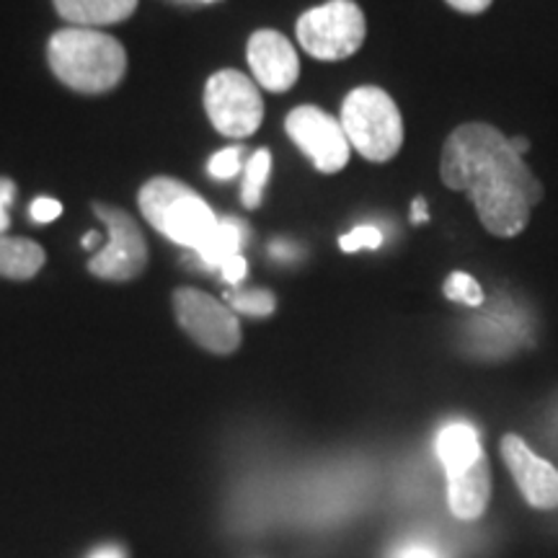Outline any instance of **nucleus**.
I'll return each instance as SVG.
<instances>
[{
	"label": "nucleus",
	"mask_w": 558,
	"mask_h": 558,
	"mask_svg": "<svg viewBox=\"0 0 558 558\" xmlns=\"http://www.w3.org/2000/svg\"><path fill=\"white\" fill-rule=\"evenodd\" d=\"M380 246H383V230L375 226H357L339 239V248L347 251V254H354V251H362V248H380Z\"/></svg>",
	"instance_id": "412c9836"
},
{
	"label": "nucleus",
	"mask_w": 558,
	"mask_h": 558,
	"mask_svg": "<svg viewBox=\"0 0 558 558\" xmlns=\"http://www.w3.org/2000/svg\"><path fill=\"white\" fill-rule=\"evenodd\" d=\"M226 303L233 313L251 318H267L277 311V298L269 290H228Z\"/></svg>",
	"instance_id": "a211bd4d"
},
{
	"label": "nucleus",
	"mask_w": 558,
	"mask_h": 558,
	"mask_svg": "<svg viewBox=\"0 0 558 558\" xmlns=\"http://www.w3.org/2000/svg\"><path fill=\"white\" fill-rule=\"evenodd\" d=\"M16 199V184L11 179L0 177V235L11 228V205Z\"/></svg>",
	"instance_id": "5701e85b"
},
{
	"label": "nucleus",
	"mask_w": 558,
	"mask_h": 558,
	"mask_svg": "<svg viewBox=\"0 0 558 558\" xmlns=\"http://www.w3.org/2000/svg\"><path fill=\"white\" fill-rule=\"evenodd\" d=\"M90 209L107 226V243L88 259V271L107 282H130L148 267V243L143 230L122 207L94 202Z\"/></svg>",
	"instance_id": "423d86ee"
},
{
	"label": "nucleus",
	"mask_w": 558,
	"mask_h": 558,
	"mask_svg": "<svg viewBox=\"0 0 558 558\" xmlns=\"http://www.w3.org/2000/svg\"><path fill=\"white\" fill-rule=\"evenodd\" d=\"M367 21L354 0H329L298 19V41L311 58L337 62L365 45Z\"/></svg>",
	"instance_id": "39448f33"
},
{
	"label": "nucleus",
	"mask_w": 558,
	"mask_h": 558,
	"mask_svg": "<svg viewBox=\"0 0 558 558\" xmlns=\"http://www.w3.org/2000/svg\"><path fill=\"white\" fill-rule=\"evenodd\" d=\"M492 499V469L484 456L471 469L448 476V505L458 520H478Z\"/></svg>",
	"instance_id": "f8f14e48"
},
{
	"label": "nucleus",
	"mask_w": 558,
	"mask_h": 558,
	"mask_svg": "<svg viewBox=\"0 0 558 558\" xmlns=\"http://www.w3.org/2000/svg\"><path fill=\"white\" fill-rule=\"evenodd\" d=\"M205 109L213 128L226 137H248L262 128L264 101L256 83L239 70H220L205 86Z\"/></svg>",
	"instance_id": "0eeeda50"
},
{
	"label": "nucleus",
	"mask_w": 558,
	"mask_h": 558,
	"mask_svg": "<svg viewBox=\"0 0 558 558\" xmlns=\"http://www.w3.org/2000/svg\"><path fill=\"white\" fill-rule=\"evenodd\" d=\"M248 65L256 83L271 94H282L295 86L300 75V60L288 39L279 32L262 29L248 39Z\"/></svg>",
	"instance_id": "9b49d317"
},
{
	"label": "nucleus",
	"mask_w": 558,
	"mask_h": 558,
	"mask_svg": "<svg viewBox=\"0 0 558 558\" xmlns=\"http://www.w3.org/2000/svg\"><path fill=\"white\" fill-rule=\"evenodd\" d=\"M341 128L349 145L373 163L399 156L403 145V120L396 101L378 86H360L341 104Z\"/></svg>",
	"instance_id": "20e7f679"
},
{
	"label": "nucleus",
	"mask_w": 558,
	"mask_h": 558,
	"mask_svg": "<svg viewBox=\"0 0 558 558\" xmlns=\"http://www.w3.org/2000/svg\"><path fill=\"white\" fill-rule=\"evenodd\" d=\"M145 220L171 243L197 251L218 228L213 207L179 179L156 177L137 194Z\"/></svg>",
	"instance_id": "7ed1b4c3"
},
{
	"label": "nucleus",
	"mask_w": 558,
	"mask_h": 558,
	"mask_svg": "<svg viewBox=\"0 0 558 558\" xmlns=\"http://www.w3.org/2000/svg\"><path fill=\"white\" fill-rule=\"evenodd\" d=\"M439 177L448 190L465 192L481 226L497 239H514L527 228L543 184L505 132L486 122H465L445 140Z\"/></svg>",
	"instance_id": "f257e3e1"
},
{
	"label": "nucleus",
	"mask_w": 558,
	"mask_h": 558,
	"mask_svg": "<svg viewBox=\"0 0 558 558\" xmlns=\"http://www.w3.org/2000/svg\"><path fill=\"white\" fill-rule=\"evenodd\" d=\"M65 21L81 29L120 24L137 11V0H52Z\"/></svg>",
	"instance_id": "4468645a"
},
{
	"label": "nucleus",
	"mask_w": 558,
	"mask_h": 558,
	"mask_svg": "<svg viewBox=\"0 0 558 558\" xmlns=\"http://www.w3.org/2000/svg\"><path fill=\"white\" fill-rule=\"evenodd\" d=\"M445 298L452 300V303H463V305H471V308H476V305L484 303V290H481V284L473 279L471 275H465V271H452V275L445 279Z\"/></svg>",
	"instance_id": "6ab92c4d"
},
{
	"label": "nucleus",
	"mask_w": 558,
	"mask_h": 558,
	"mask_svg": "<svg viewBox=\"0 0 558 558\" xmlns=\"http://www.w3.org/2000/svg\"><path fill=\"white\" fill-rule=\"evenodd\" d=\"M173 313L179 326L213 354H233L241 347L239 316L226 303L194 288H179L173 292Z\"/></svg>",
	"instance_id": "6e6552de"
},
{
	"label": "nucleus",
	"mask_w": 558,
	"mask_h": 558,
	"mask_svg": "<svg viewBox=\"0 0 558 558\" xmlns=\"http://www.w3.org/2000/svg\"><path fill=\"white\" fill-rule=\"evenodd\" d=\"M45 267V248L29 239L0 235V277L26 282Z\"/></svg>",
	"instance_id": "2eb2a0df"
},
{
	"label": "nucleus",
	"mask_w": 558,
	"mask_h": 558,
	"mask_svg": "<svg viewBox=\"0 0 558 558\" xmlns=\"http://www.w3.org/2000/svg\"><path fill=\"white\" fill-rule=\"evenodd\" d=\"M62 215V205L54 197H37L29 207V218L37 222V226H47V222L58 220Z\"/></svg>",
	"instance_id": "4be33fe9"
},
{
	"label": "nucleus",
	"mask_w": 558,
	"mask_h": 558,
	"mask_svg": "<svg viewBox=\"0 0 558 558\" xmlns=\"http://www.w3.org/2000/svg\"><path fill=\"white\" fill-rule=\"evenodd\" d=\"M241 246H243V228L235 220L226 218L218 222L215 233L209 235V239L202 243L194 254L199 256L205 267L222 269V264L241 254Z\"/></svg>",
	"instance_id": "dca6fc26"
},
{
	"label": "nucleus",
	"mask_w": 558,
	"mask_h": 558,
	"mask_svg": "<svg viewBox=\"0 0 558 558\" xmlns=\"http://www.w3.org/2000/svg\"><path fill=\"white\" fill-rule=\"evenodd\" d=\"M501 460L512 473L514 484L520 486L522 497L535 509H556L558 507V469L548 460L535 456L527 448L525 439L518 435L501 437Z\"/></svg>",
	"instance_id": "9d476101"
},
{
	"label": "nucleus",
	"mask_w": 558,
	"mask_h": 558,
	"mask_svg": "<svg viewBox=\"0 0 558 558\" xmlns=\"http://www.w3.org/2000/svg\"><path fill=\"white\" fill-rule=\"evenodd\" d=\"M411 220L416 222V226H422V222L429 220V209H427V202L422 197L414 199V205H411Z\"/></svg>",
	"instance_id": "bb28decb"
},
{
	"label": "nucleus",
	"mask_w": 558,
	"mask_h": 558,
	"mask_svg": "<svg viewBox=\"0 0 558 558\" xmlns=\"http://www.w3.org/2000/svg\"><path fill=\"white\" fill-rule=\"evenodd\" d=\"M101 235L96 233V230H90V233H86L83 235V248H88V251H94V248H99L101 246Z\"/></svg>",
	"instance_id": "c85d7f7f"
},
{
	"label": "nucleus",
	"mask_w": 558,
	"mask_h": 558,
	"mask_svg": "<svg viewBox=\"0 0 558 558\" xmlns=\"http://www.w3.org/2000/svg\"><path fill=\"white\" fill-rule=\"evenodd\" d=\"M509 143H512V148L520 153V156H525V153L530 150V140L527 137H522V135H518V137H509Z\"/></svg>",
	"instance_id": "c756f323"
},
{
	"label": "nucleus",
	"mask_w": 558,
	"mask_h": 558,
	"mask_svg": "<svg viewBox=\"0 0 558 558\" xmlns=\"http://www.w3.org/2000/svg\"><path fill=\"white\" fill-rule=\"evenodd\" d=\"M435 450L448 476L471 469L476 460L486 456L484 448H481L476 427H471L469 422L445 424L435 439Z\"/></svg>",
	"instance_id": "ddd939ff"
},
{
	"label": "nucleus",
	"mask_w": 558,
	"mask_h": 558,
	"mask_svg": "<svg viewBox=\"0 0 558 558\" xmlns=\"http://www.w3.org/2000/svg\"><path fill=\"white\" fill-rule=\"evenodd\" d=\"M271 173V153L267 148L256 150L254 156L243 166V184H241V202L246 209L262 207L264 190Z\"/></svg>",
	"instance_id": "f3484780"
},
{
	"label": "nucleus",
	"mask_w": 558,
	"mask_h": 558,
	"mask_svg": "<svg viewBox=\"0 0 558 558\" xmlns=\"http://www.w3.org/2000/svg\"><path fill=\"white\" fill-rule=\"evenodd\" d=\"M88 558H128V554H124L122 546H114V543H109V546L96 548Z\"/></svg>",
	"instance_id": "cd10ccee"
},
{
	"label": "nucleus",
	"mask_w": 558,
	"mask_h": 558,
	"mask_svg": "<svg viewBox=\"0 0 558 558\" xmlns=\"http://www.w3.org/2000/svg\"><path fill=\"white\" fill-rule=\"evenodd\" d=\"M445 3L452 5V9L460 13H469V16H476V13H484L494 0H445Z\"/></svg>",
	"instance_id": "393cba45"
},
{
	"label": "nucleus",
	"mask_w": 558,
	"mask_h": 558,
	"mask_svg": "<svg viewBox=\"0 0 558 558\" xmlns=\"http://www.w3.org/2000/svg\"><path fill=\"white\" fill-rule=\"evenodd\" d=\"M222 277H226V282L230 284H241L243 277H246V259L243 256H233V259H228L222 264Z\"/></svg>",
	"instance_id": "b1692460"
},
{
	"label": "nucleus",
	"mask_w": 558,
	"mask_h": 558,
	"mask_svg": "<svg viewBox=\"0 0 558 558\" xmlns=\"http://www.w3.org/2000/svg\"><path fill=\"white\" fill-rule=\"evenodd\" d=\"M202 3H215V0H202Z\"/></svg>",
	"instance_id": "7c9ffc66"
},
{
	"label": "nucleus",
	"mask_w": 558,
	"mask_h": 558,
	"mask_svg": "<svg viewBox=\"0 0 558 558\" xmlns=\"http://www.w3.org/2000/svg\"><path fill=\"white\" fill-rule=\"evenodd\" d=\"M284 130L320 173H339L349 163V140L337 117L318 107H298L284 120Z\"/></svg>",
	"instance_id": "1a4fd4ad"
},
{
	"label": "nucleus",
	"mask_w": 558,
	"mask_h": 558,
	"mask_svg": "<svg viewBox=\"0 0 558 558\" xmlns=\"http://www.w3.org/2000/svg\"><path fill=\"white\" fill-rule=\"evenodd\" d=\"M393 558H439V556L435 548L427 546V543H409V546H403Z\"/></svg>",
	"instance_id": "a878e982"
},
{
	"label": "nucleus",
	"mask_w": 558,
	"mask_h": 558,
	"mask_svg": "<svg viewBox=\"0 0 558 558\" xmlns=\"http://www.w3.org/2000/svg\"><path fill=\"white\" fill-rule=\"evenodd\" d=\"M47 62L58 81L78 94H107L117 88L128 73V52L122 41L99 29H68L54 32L47 41Z\"/></svg>",
	"instance_id": "f03ea898"
},
{
	"label": "nucleus",
	"mask_w": 558,
	"mask_h": 558,
	"mask_svg": "<svg viewBox=\"0 0 558 558\" xmlns=\"http://www.w3.org/2000/svg\"><path fill=\"white\" fill-rule=\"evenodd\" d=\"M243 153L246 150L239 148V145H235V148H226V150L215 153L207 163V173L218 181H228V179L239 177L243 166H246L243 163Z\"/></svg>",
	"instance_id": "aec40b11"
}]
</instances>
